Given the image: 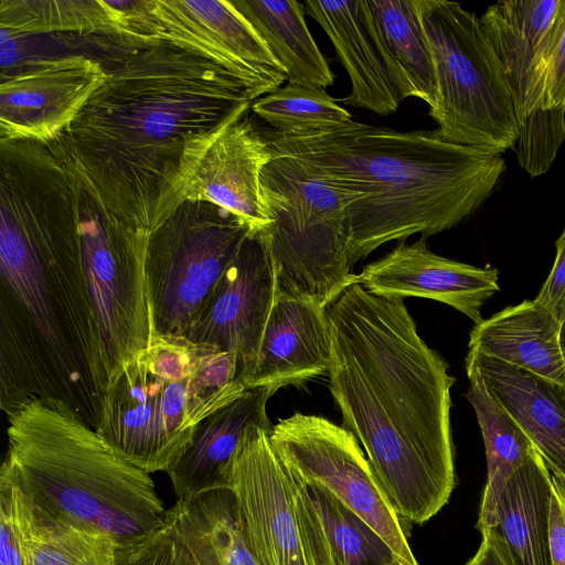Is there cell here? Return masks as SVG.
<instances>
[{
	"label": "cell",
	"mask_w": 565,
	"mask_h": 565,
	"mask_svg": "<svg viewBox=\"0 0 565 565\" xmlns=\"http://www.w3.org/2000/svg\"><path fill=\"white\" fill-rule=\"evenodd\" d=\"M548 547L552 565H565V493L558 476L551 472Z\"/></svg>",
	"instance_id": "obj_39"
},
{
	"label": "cell",
	"mask_w": 565,
	"mask_h": 565,
	"mask_svg": "<svg viewBox=\"0 0 565 565\" xmlns=\"http://www.w3.org/2000/svg\"><path fill=\"white\" fill-rule=\"evenodd\" d=\"M294 501L308 565H337L309 490L295 477Z\"/></svg>",
	"instance_id": "obj_35"
},
{
	"label": "cell",
	"mask_w": 565,
	"mask_h": 565,
	"mask_svg": "<svg viewBox=\"0 0 565 565\" xmlns=\"http://www.w3.org/2000/svg\"><path fill=\"white\" fill-rule=\"evenodd\" d=\"M306 14L324 30L349 75L342 103L386 116L417 92L386 47L367 0H308Z\"/></svg>",
	"instance_id": "obj_17"
},
{
	"label": "cell",
	"mask_w": 565,
	"mask_h": 565,
	"mask_svg": "<svg viewBox=\"0 0 565 565\" xmlns=\"http://www.w3.org/2000/svg\"><path fill=\"white\" fill-rule=\"evenodd\" d=\"M466 372L479 375L530 437L551 472L565 480V387L470 350Z\"/></svg>",
	"instance_id": "obj_22"
},
{
	"label": "cell",
	"mask_w": 565,
	"mask_h": 565,
	"mask_svg": "<svg viewBox=\"0 0 565 565\" xmlns=\"http://www.w3.org/2000/svg\"><path fill=\"white\" fill-rule=\"evenodd\" d=\"M552 269L535 300L548 309L562 323L565 321V228L555 243Z\"/></svg>",
	"instance_id": "obj_38"
},
{
	"label": "cell",
	"mask_w": 565,
	"mask_h": 565,
	"mask_svg": "<svg viewBox=\"0 0 565 565\" xmlns=\"http://www.w3.org/2000/svg\"><path fill=\"white\" fill-rule=\"evenodd\" d=\"M543 108H565V0L550 45Z\"/></svg>",
	"instance_id": "obj_36"
},
{
	"label": "cell",
	"mask_w": 565,
	"mask_h": 565,
	"mask_svg": "<svg viewBox=\"0 0 565 565\" xmlns=\"http://www.w3.org/2000/svg\"><path fill=\"white\" fill-rule=\"evenodd\" d=\"M551 470L536 451L508 481L495 527L514 565H552L548 547Z\"/></svg>",
	"instance_id": "obj_24"
},
{
	"label": "cell",
	"mask_w": 565,
	"mask_h": 565,
	"mask_svg": "<svg viewBox=\"0 0 565 565\" xmlns=\"http://www.w3.org/2000/svg\"><path fill=\"white\" fill-rule=\"evenodd\" d=\"M286 73L287 83L326 89L334 74L311 35L303 3L295 0H234Z\"/></svg>",
	"instance_id": "obj_26"
},
{
	"label": "cell",
	"mask_w": 565,
	"mask_h": 565,
	"mask_svg": "<svg viewBox=\"0 0 565 565\" xmlns=\"http://www.w3.org/2000/svg\"><path fill=\"white\" fill-rule=\"evenodd\" d=\"M434 65L429 115L445 140L500 154L512 149L519 120L502 65L480 18L460 3L418 0Z\"/></svg>",
	"instance_id": "obj_8"
},
{
	"label": "cell",
	"mask_w": 565,
	"mask_h": 565,
	"mask_svg": "<svg viewBox=\"0 0 565 565\" xmlns=\"http://www.w3.org/2000/svg\"><path fill=\"white\" fill-rule=\"evenodd\" d=\"M0 565H25L11 486L0 479Z\"/></svg>",
	"instance_id": "obj_37"
},
{
	"label": "cell",
	"mask_w": 565,
	"mask_h": 565,
	"mask_svg": "<svg viewBox=\"0 0 565 565\" xmlns=\"http://www.w3.org/2000/svg\"><path fill=\"white\" fill-rule=\"evenodd\" d=\"M129 1L1 0L0 26L12 36L52 32L122 36Z\"/></svg>",
	"instance_id": "obj_29"
},
{
	"label": "cell",
	"mask_w": 565,
	"mask_h": 565,
	"mask_svg": "<svg viewBox=\"0 0 565 565\" xmlns=\"http://www.w3.org/2000/svg\"><path fill=\"white\" fill-rule=\"evenodd\" d=\"M426 241L422 236L411 244L399 242L388 254L367 264L358 274V284L385 298L436 300L479 323L482 306L500 289L499 270L439 256Z\"/></svg>",
	"instance_id": "obj_18"
},
{
	"label": "cell",
	"mask_w": 565,
	"mask_h": 565,
	"mask_svg": "<svg viewBox=\"0 0 565 565\" xmlns=\"http://www.w3.org/2000/svg\"><path fill=\"white\" fill-rule=\"evenodd\" d=\"M245 390L234 354L184 335L154 334L110 379L95 430L136 467L167 472L195 426Z\"/></svg>",
	"instance_id": "obj_6"
},
{
	"label": "cell",
	"mask_w": 565,
	"mask_h": 565,
	"mask_svg": "<svg viewBox=\"0 0 565 565\" xmlns=\"http://www.w3.org/2000/svg\"><path fill=\"white\" fill-rule=\"evenodd\" d=\"M13 491L18 532L25 565H111L117 544L108 536L55 519L17 486Z\"/></svg>",
	"instance_id": "obj_28"
},
{
	"label": "cell",
	"mask_w": 565,
	"mask_h": 565,
	"mask_svg": "<svg viewBox=\"0 0 565 565\" xmlns=\"http://www.w3.org/2000/svg\"><path fill=\"white\" fill-rule=\"evenodd\" d=\"M0 404L65 403L96 429L108 380L81 262L76 196L45 160L0 172Z\"/></svg>",
	"instance_id": "obj_2"
},
{
	"label": "cell",
	"mask_w": 565,
	"mask_h": 565,
	"mask_svg": "<svg viewBox=\"0 0 565 565\" xmlns=\"http://www.w3.org/2000/svg\"><path fill=\"white\" fill-rule=\"evenodd\" d=\"M561 347H562V352H563V355L565 359V321L562 323V327H561Z\"/></svg>",
	"instance_id": "obj_41"
},
{
	"label": "cell",
	"mask_w": 565,
	"mask_h": 565,
	"mask_svg": "<svg viewBox=\"0 0 565 565\" xmlns=\"http://www.w3.org/2000/svg\"><path fill=\"white\" fill-rule=\"evenodd\" d=\"M103 64L85 54L40 60L1 75L0 141L56 137L106 78Z\"/></svg>",
	"instance_id": "obj_16"
},
{
	"label": "cell",
	"mask_w": 565,
	"mask_h": 565,
	"mask_svg": "<svg viewBox=\"0 0 565 565\" xmlns=\"http://www.w3.org/2000/svg\"><path fill=\"white\" fill-rule=\"evenodd\" d=\"M330 354L327 307L277 288L246 388L303 384L328 373Z\"/></svg>",
	"instance_id": "obj_20"
},
{
	"label": "cell",
	"mask_w": 565,
	"mask_h": 565,
	"mask_svg": "<svg viewBox=\"0 0 565 565\" xmlns=\"http://www.w3.org/2000/svg\"><path fill=\"white\" fill-rule=\"evenodd\" d=\"M274 394L265 387L246 388L195 426L189 446L167 470L178 499L228 488L232 462L247 430L273 429L266 406Z\"/></svg>",
	"instance_id": "obj_21"
},
{
	"label": "cell",
	"mask_w": 565,
	"mask_h": 565,
	"mask_svg": "<svg viewBox=\"0 0 565 565\" xmlns=\"http://www.w3.org/2000/svg\"><path fill=\"white\" fill-rule=\"evenodd\" d=\"M396 565H403V564H401V563H397Z\"/></svg>",
	"instance_id": "obj_43"
},
{
	"label": "cell",
	"mask_w": 565,
	"mask_h": 565,
	"mask_svg": "<svg viewBox=\"0 0 565 565\" xmlns=\"http://www.w3.org/2000/svg\"><path fill=\"white\" fill-rule=\"evenodd\" d=\"M252 427L232 462L233 493L243 533L258 565H308L294 501V477L269 434Z\"/></svg>",
	"instance_id": "obj_14"
},
{
	"label": "cell",
	"mask_w": 565,
	"mask_h": 565,
	"mask_svg": "<svg viewBox=\"0 0 565 565\" xmlns=\"http://www.w3.org/2000/svg\"><path fill=\"white\" fill-rule=\"evenodd\" d=\"M466 565H514L509 550L497 529L482 534L475 556Z\"/></svg>",
	"instance_id": "obj_40"
},
{
	"label": "cell",
	"mask_w": 565,
	"mask_h": 565,
	"mask_svg": "<svg viewBox=\"0 0 565 565\" xmlns=\"http://www.w3.org/2000/svg\"><path fill=\"white\" fill-rule=\"evenodd\" d=\"M307 488L337 565L401 563L384 540L337 498L320 488Z\"/></svg>",
	"instance_id": "obj_32"
},
{
	"label": "cell",
	"mask_w": 565,
	"mask_h": 565,
	"mask_svg": "<svg viewBox=\"0 0 565 565\" xmlns=\"http://www.w3.org/2000/svg\"><path fill=\"white\" fill-rule=\"evenodd\" d=\"M471 404L481 430L488 468L477 527L481 535L495 527L498 502L511 477L537 451L536 447L473 372H466Z\"/></svg>",
	"instance_id": "obj_27"
},
{
	"label": "cell",
	"mask_w": 565,
	"mask_h": 565,
	"mask_svg": "<svg viewBox=\"0 0 565 565\" xmlns=\"http://www.w3.org/2000/svg\"><path fill=\"white\" fill-rule=\"evenodd\" d=\"M127 38L170 42L224 67L254 100L287 81L281 65L232 1L132 0Z\"/></svg>",
	"instance_id": "obj_12"
},
{
	"label": "cell",
	"mask_w": 565,
	"mask_h": 565,
	"mask_svg": "<svg viewBox=\"0 0 565 565\" xmlns=\"http://www.w3.org/2000/svg\"><path fill=\"white\" fill-rule=\"evenodd\" d=\"M7 418L8 448L0 477L38 508L110 537L118 548L163 525L167 510L150 473L115 452L65 403L31 399Z\"/></svg>",
	"instance_id": "obj_5"
},
{
	"label": "cell",
	"mask_w": 565,
	"mask_h": 565,
	"mask_svg": "<svg viewBox=\"0 0 565 565\" xmlns=\"http://www.w3.org/2000/svg\"><path fill=\"white\" fill-rule=\"evenodd\" d=\"M245 104L214 129L186 147L178 185V206L184 201L212 203L238 217L252 234L271 221L263 203L260 177L274 153L265 132L248 116Z\"/></svg>",
	"instance_id": "obj_13"
},
{
	"label": "cell",
	"mask_w": 565,
	"mask_h": 565,
	"mask_svg": "<svg viewBox=\"0 0 565 565\" xmlns=\"http://www.w3.org/2000/svg\"><path fill=\"white\" fill-rule=\"evenodd\" d=\"M329 388L399 519L423 524L456 484L446 360L404 300L348 286L327 307Z\"/></svg>",
	"instance_id": "obj_3"
},
{
	"label": "cell",
	"mask_w": 565,
	"mask_h": 565,
	"mask_svg": "<svg viewBox=\"0 0 565 565\" xmlns=\"http://www.w3.org/2000/svg\"><path fill=\"white\" fill-rule=\"evenodd\" d=\"M277 290L262 234H250L215 284L185 335L235 355L239 381L250 379Z\"/></svg>",
	"instance_id": "obj_15"
},
{
	"label": "cell",
	"mask_w": 565,
	"mask_h": 565,
	"mask_svg": "<svg viewBox=\"0 0 565 565\" xmlns=\"http://www.w3.org/2000/svg\"><path fill=\"white\" fill-rule=\"evenodd\" d=\"M563 0L499 1L480 17L502 65L519 124L543 108L548 51Z\"/></svg>",
	"instance_id": "obj_19"
},
{
	"label": "cell",
	"mask_w": 565,
	"mask_h": 565,
	"mask_svg": "<svg viewBox=\"0 0 565 565\" xmlns=\"http://www.w3.org/2000/svg\"><path fill=\"white\" fill-rule=\"evenodd\" d=\"M166 521L198 565H258L228 489L178 499Z\"/></svg>",
	"instance_id": "obj_25"
},
{
	"label": "cell",
	"mask_w": 565,
	"mask_h": 565,
	"mask_svg": "<svg viewBox=\"0 0 565 565\" xmlns=\"http://www.w3.org/2000/svg\"><path fill=\"white\" fill-rule=\"evenodd\" d=\"M271 151L296 158L355 200L348 209L352 267L392 241L458 225L490 196L505 170L500 154L354 120L323 132H265Z\"/></svg>",
	"instance_id": "obj_4"
},
{
	"label": "cell",
	"mask_w": 565,
	"mask_h": 565,
	"mask_svg": "<svg viewBox=\"0 0 565 565\" xmlns=\"http://www.w3.org/2000/svg\"><path fill=\"white\" fill-rule=\"evenodd\" d=\"M232 213L184 201L150 234L146 282L154 334L185 335L250 235Z\"/></svg>",
	"instance_id": "obj_10"
},
{
	"label": "cell",
	"mask_w": 565,
	"mask_h": 565,
	"mask_svg": "<svg viewBox=\"0 0 565 565\" xmlns=\"http://www.w3.org/2000/svg\"><path fill=\"white\" fill-rule=\"evenodd\" d=\"M367 3L393 58L414 85L418 98L430 108L436 99V82L418 0H367Z\"/></svg>",
	"instance_id": "obj_30"
},
{
	"label": "cell",
	"mask_w": 565,
	"mask_h": 565,
	"mask_svg": "<svg viewBox=\"0 0 565 565\" xmlns=\"http://www.w3.org/2000/svg\"><path fill=\"white\" fill-rule=\"evenodd\" d=\"M111 565H117V562L113 563Z\"/></svg>",
	"instance_id": "obj_42"
},
{
	"label": "cell",
	"mask_w": 565,
	"mask_h": 565,
	"mask_svg": "<svg viewBox=\"0 0 565 565\" xmlns=\"http://www.w3.org/2000/svg\"><path fill=\"white\" fill-rule=\"evenodd\" d=\"M250 111L280 136L323 132L352 120L326 89L288 84L252 103Z\"/></svg>",
	"instance_id": "obj_31"
},
{
	"label": "cell",
	"mask_w": 565,
	"mask_h": 565,
	"mask_svg": "<svg viewBox=\"0 0 565 565\" xmlns=\"http://www.w3.org/2000/svg\"><path fill=\"white\" fill-rule=\"evenodd\" d=\"M565 141V108H541L519 124L514 149L520 166L531 175L545 173Z\"/></svg>",
	"instance_id": "obj_33"
},
{
	"label": "cell",
	"mask_w": 565,
	"mask_h": 565,
	"mask_svg": "<svg viewBox=\"0 0 565 565\" xmlns=\"http://www.w3.org/2000/svg\"><path fill=\"white\" fill-rule=\"evenodd\" d=\"M269 438L279 459L298 481L331 493L367 523L403 565H419L402 520L349 429L322 416L297 412L274 425Z\"/></svg>",
	"instance_id": "obj_11"
},
{
	"label": "cell",
	"mask_w": 565,
	"mask_h": 565,
	"mask_svg": "<svg viewBox=\"0 0 565 565\" xmlns=\"http://www.w3.org/2000/svg\"><path fill=\"white\" fill-rule=\"evenodd\" d=\"M117 565H198L166 521L157 531L138 543L118 548Z\"/></svg>",
	"instance_id": "obj_34"
},
{
	"label": "cell",
	"mask_w": 565,
	"mask_h": 565,
	"mask_svg": "<svg viewBox=\"0 0 565 565\" xmlns=\"http://www.w3.org/2000/svg\"><path fill=\"white\" fill-rule=\"evenodd\" d=\"M561 327L543 305L524 300L476 323L468 348L565 387Z\"/></svg>",
	"instance_id": "obj_23"
},
{
	"label": "cell",
	"mask_w": 565,
	"mask_h": 565,
	"mask_svg": "<svg viewBox=\"0 0 565 565\" xmlns=\"http://www.w3.org/2000/svg\"><path fill=\"white\" fill-rule=\"evenodd\" d=\"M106 78L44 145L127 224L152 232L178 207L190 142L254 98L232 73L179 45L104 36Z\"/></svg>",
	"instance_id": "obj_1"
},
{
	"label": "cell",
	"mask_w": 565,
	"mask_h": 565,
	"mask_svg": "<svg viewBox=\"0 0 565 565\" xmlns=\"http://www.w3.org/2000/svg\"><path fill=\"white\" fill-rule=\"evenodd\" d=\"M72 179L81 262L109 383L154 335L145 270L151 232L114 216Z\"/></svg>",
	"instance_id": "obj_9"
},
{
	"label": "cell",
	"mask_w": 565,
	"mask_h": 565,
	"mask_svg": "<svg viewBox=\"0 0 565 565\" xmlns=\"http://www.w3.org/2000/svg\"><path fill=\"white\" fill-rule=\"evenodd\" d=\"M260 193L271 221L260 234L277 288L328 307L358 282L348 254V209L354 195L305 162L277 153L263 169Z\"/></svg>",
	"instance_id": "obj_7"
}]
</instances>
